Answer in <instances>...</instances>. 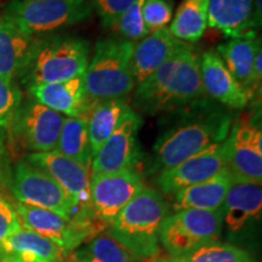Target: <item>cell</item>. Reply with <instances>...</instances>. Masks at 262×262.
Here are the masks:
<instances>
[{
	"label": "cell",
	"instance_id": "4fadbf2b",
	"mask_svg": "<svg viewBox=\"0 0 262 262\" xmlns=\"http://www.w3.org/2000/svg\"><path fill=\"white\" fill-rule=\"evenodd\" d=\"M142 118L129 107L112 135L93 157V173H113L134 169L139 159V136Z\"/></svg>",
	"mask_w": 262,
	"mask_h": 262
},
{
	"label": "cell",
	"instance_id": "d4e9b609",
	"mask_svg": "<svg viewBox=\"0 0 262 262\" xmlns=\"http://www.w3.org/2000/svg\"><path fill=\"white\" fill-rule=\"evenodd\" d=\"M130 107L125 97L95 100L88 114V133L91 156L96 155L104 141L112 135L126 110Z\"/></svg>",
	"mask_w": 262,
	"mask_h": 262
},
{
	"label": "cell",
	"instance_id": "277c9868",
	"mask_svg": "<svg viewBox=\"0 0 262 262\" xmlns=\"http://www.w3.org/2000/svg\"><path fill=\"white\" fill-rule=\"evenodd\" d=\"M135 42L108 38L96 42L93 58L84 74V85L90 100L126 97L136 86L131 71Z\"/></svg>",
	"mask_w": 262,
	"mask_h": 262
},
{
	"label": "cell",
	"instance_id": "f1b7e54d",
	"mask_svg": "<svg viewBox=\"0 0 262 262\" xmlns=\"http://www.w3.org/2000/svg\"><path fill=\"white\" fill-rule=\"evenodd\" d=\"M77 257L78 262H140L110 233L91 238L86 247L78 251Z\"/></svg>",
	"mask_w": 262,
	"mask_h": 262
},
{
	"label": "cell",
	"instance_id": "ba28073f",
	"mask_svg": "<svg viewBox=\"0 0 262 262\" xmlns=\"http://www.w3.org/2000/svg\"><path fill=\"white\" fill-rule=\"evenodd\" d=\"M224 210L175 211L164 219L159 231V243L170 256L181 255L216 243L220 238Z\"/></svg>",
	"mask_w": 262,
	"mask_h": 262
},
{
	"label": "cell",
	"instance_id": "ac0fdd59",
	"mask_svg": "<svg viewBox=\"0 0 262 262\" xmlns=\"http://www.w3.org/2000/svg\"><path fill=\"white\" fill-rule=\"evenodd\" d=\"M29 94L39 103L51 108L64 117L77 118L89 114L93 102L85 91L84 77L54 84H42L28 88Z\"/></svg>",
	"mask_w": 262,
	"mask_h": 262
},
{
	"label": "cell",
	"instance_id": "52a82bcc",
	"mask_svg": "<svg viewBox=\"0 0 262 262\" xmlns=\"http://www.w3.org/2000/svg\"><path fill=\"white\" fill-rule=\"evenodd\" d=\"M11 189L18 203L45 209L68 220L97 219L93 211L80 208L49 173L26 159L16 164Z\"/></svg>",
	"mask_w": 262,
	"mask_h": 262
},
{
	"label": "cell",
	"instance_id": "3957f363",
	"mask_svg": "<svg viewBox=\"0 0 262 262\" xmlns=\"http://www.w3.org/2000/svg\"><path fill=\"white\" fill-rule=\"evenodd\" d=\"M169 208L162 194L145 187L111 224L110 233L140 261L159 254V231Z\"/></svg>",
	"mask_w": 262,
	"mask_h": 262
},
{
	"label": "cell",
	"instance_id": "cb8c5ba5",
	"mask_svg": "<svg viewBox=\"0 0 262 262\" xmlns=\"http://www.w3.org/2000/svg\"><path fill=\"white\" fill-rule=\"evenodd\" d=\"M261 49V40L255 37L231 38L222 42L216 49V52L226 67L244 90L249 97H253L255 90L253 86V64L257 51Z\"/></svg>",
	"mask_w": 262,
	"mask_h": 262
},
{
	"label": "cell",
	"instance_id": "836d02e7",
	"mask_svg": "<svg viewBox=\"0 0 262 262\" xmlns=\"http://www.w3.org/2000/svg\"><path fill=\"white\" fill-rule=\"evenodd\" d=\"M22 227L15 208L0 195V242Z\"/></svg>",
	"mask_w": 262,
	"mask_h": 262
},
{
	"label": "cell",
	"instance_id": "9a60e30c",
	"mask_svg": "<svg viewBox=\"0 0 262 262\" xmlns=\"http://www.w3.org/2000/svg\"><path fill=\"white\" fill-rule=\"evenodd\" d=\"M26 160L49 173L80 208L93 211L90 203V169L56 150L29 153Z\"/></svg>",
	"mask_w": 262,
	"mask_h": 262
},
{
	"label": "cell",
	"instance_id": "e575fe53",
	"mask_svg": "<svg viewBox=\"0 0 262 262\" xmlns=\"http://www.w3.org/2000/svg\"><path fill=\"white\" fill-rule=\"evenodd\" d=\"M254 15L257 27H261L262 21V0H254Z\"/></svg>",
	"mask_w": 262,
	"mask_h": 262
},
{
	"label": "cell",
	"instance_id": "484cf974",
	"mask_svg": "<svg viewBox=\"0 0 262 262\" xmlns=\"http://www.w3.org/2000/svg\"><path fill=\"white\" fill-rule=\"evenodd\" d=\"M55 150L91 170V156L88 116L66 117Z\"/></svg>",
	"mask_w": 262,
	"mask_h": 262
},
{
	"label": "cell",
	"instance_id": "8992f818",
	"mask_svg": "<svg viewBox=\"0 0 262 262\" xmlns=\"http://www.w3.org/2000/svg\"><path fill=\"white\" fill-rule=\"evenodd\" d=\"M88 0H12L3 16L33 37L56 32L89 18Z\"/></svg>",
	"mask_w": 262,
	"mask_h": 262
},
{
	"label": "cell",
	"instance_id": "1f68e13d",
	"mask_svg": "<svg viewBox=\"0 0 262 262\" xmlns=\"http://www.w3.org/2000/svg\"><path fill=\"white\" fill-rule=\"evenodd\" d=\"M142 16L149 33L165 28L172 19L171 0H143Z\"/></svg>",
	"mask_w": 262,
	"mask_h": 262
},
{
	"label": "cell",
	"instance_id": "7a4b0ae2",
	"mask_svg": "<svg viewBox=\"0 0 262 262\" xmlns=\"http://www.w3.org/2000/svg\"><path fill=\"white\" fill-rule=\"evenodd\" d=\"M206 97L201 79V54L185 42L173 56L136 86L134 106L156 116L178 112Z\"/></svg>",
	"mask_w": 262,
	"mask_h": 262
},
{
	"label": "cell",
	"instance_id": "44dd1931",
	"mask_svg": "<svg viewBox=\"0 0 262 262\" xmlns=\"http://www.w3.org/2000/svg\"><path fill=\"white\" fill-rule=\"evenodd\" d=\"M208 26L229 39L255 37L254 0H208Z\"/></svg>",
	"mask_w": 262,
	"mask_h": 262
},
{
	"label": "cell",
	"instance_id": "5b68a950",
	"mask_svg": "<svg viewBox=\"0 0 262 262\" xmlns=\"http://www.w3.org/2000/svg\"><path fill=\"white\" fill-rule=\"evenodd\" d=\"M89 55L90 44L81 38H40L19 78L22 83L32 88L84 77L89 64Z\"/></svg>",
	"mask_w": 262,
	"mask_h": 262
},
{
	"label": "cell",
	"instance_id": "5bb4252c",
	"mask_svg": "<svg viewBox=\"0 0 262 262\" xmlns=\"http://www.w3.org/2000/svg\"><path fill=\"white\" fill-rule=\"evenodd\" d=\"M224 169H226L225 141L208 147L176 166L158 172L156 182L164 194L173 195L183 188L212 178Z\"/></svg>",
	"mask_w": 262,
	"mask_h": 262
},
{
	"label": "cell",
	"instance_id": "30bf717a",
	"mask_svg": "<svg viewBox=\"0 0 262 262\" xmlns=\"http://www.w3.org/2000/svg\"><path fill=\"white\" fill-rule=\"evenodd\" d=\"M226 168L235 178L262 182V130L255 117H239L225 141Z\"/></svg>",
	"mask_w": 262,
	"mask_h": 262
},
{
	"label": "cell",
	"instance_id": "d6a6232c",
	"mask_svg": "<svg viewBox=\"0 0 262 262\" xmlns=\"http://www.w3.org/2000/svg\"><path fill=\"white\" fill-rule=\"evenodd\" d=\"M91 9L96 12L101 25L112 29L124 12L135 0H88Z\"/></svg>",
	"mask_w": 262,
	"mask_h": 262
},
{
	"label": "cell",
	"instance_id": "e0dca14e",
	"mask_svg": "<svg viewBox=\"0 0 262 262\" xmlns=\"http://www.w3.org/2000/svg\"><path fill=\"white\" fill-rule=\"evenodd\" d=\"M40 40L21 31L14 22L0 17V78L14 83L31 61L33 52Z\"/></svg>",
	"mask_w": 262,
	"mask_h": 262
},
{
	"label": "cell",
	"instance_id": "83f0119b",
	"mask_svg": "<svg viewBox=\"0 0 262 262\" xmlns=\"http://www.w3.org/2000/svg\"><path fill=\"white\" fill-rule=\"evenodd\" d=\"M148 262H253V258L243 249L216 242L175 256L158 254Z\"/></svg>",
	"mask_w": 262,
	"mask_h": 262
},
{
	"label": "cell",
	"instance_id": "d6986e66",
	"mask_svg": "<svg viewBox=\"0 0 262 262\" xmlns=\"http://www.w3.org/2000/svg\"><path fill=\"white\" fill-rule=\"evenodd\" d=\"M183 44L185 42L173 37L168 27L149 33L135 42L131 56V71L136 86L173 56Z\"/></svg>",
	"mask_w": 262,
	"mask_h": 262
},
{
	"label": "cell",
	"instance_id": "9c48e42d",
	"mask_svg": "<svg viewBox=\"0 0 262 262\" xmlns=\"http://www.w3.org/2000/svg\"><path fill=\"white\" fill-rule=\"evenodd\" d=\"M15 210L25 228L31 229L52 242L64 255L72 253L84 242L94 238L96 232L101 229L93 219L68 220L52 211L22 203L16 204Z\"/></svg>",
	"mask_w": 262,
	"mask_h": 262
},
{
	"label": "cell",
	"instance_id": "7402d4cb",
	"mask_svg": "<svg viewBox=\"0 0 262 262\" xmlns=\"http://www.w3.org/2000/svg\"><path fill=\"white\" fill-rule=\"evenodd\" d=\"M64 256L52 242L24 226L0 242V257L4 262H61Z\"/></svg>",
	"mask_w": 262,
	"mask_h": 262
},
{
	"label": "cell",
	"instance_id": "4316f807",
	"mask_svg": "<svg viewBox=\"0 0 262 262\" xmlns=\"http://www.w3.org/2000/svg\"><path fill=\"white\" fill-rule=\"evenodd\" d=\"M208 27V0H182L169 31L183 42H196Z\"/></svg>",
	"mask_w": 262,
	"mask_h": 262
},
{
	"label": "cell",
	"instance_id": "ffe728a7",
	"mask_svg": "<svg viewBox=\"0 0 262 262\" xmlns=\"http://www.w3.org/2000/svg\"><path fill=\"white\" fill-rule=\"evenodd\" d=\"M224 222L232 233H237L251 220L261 217V183L232 176L224 205Z\"/></svg>",
	"mask_w": 262,
	"mask_h": 262
},
{
	"label": "cell",
	"instance_id": "d590c367",
	"mask_svg": "<svg viewBox=\"0 0 262 262\" xmlns=\"http://www.w3.org/2000/svg\"><path fill=\"white\" fill-rule=\"evenodd\" d=\"M2 150V149H0ZM0 156H2V152H0ZM0 175H2V162H0Z\"/></svg>",
	"mask_w": 262,
	"mask_h": 262
},
{
	"label": "cell",
	"instance_id": "f546056e",
	"mask_svg": "<svg viewBox=\"0 0 262 262\" xmlns=\"http://www.w3.org/2000/svg\"><path fill=\"white\" fill-rule=\"evenodd\" d=\"M142 5L143 0H135L118 19L112 31L119 34V38L137 42L149 34L143 21Z\"/></svg>",
	"mask_w": 262,
	"mask_h": 262
},
{
	"label": "cell",
	"instance_id": "6da1fadb",
	"mask_svg": "<svg viewBox=\"0 0 262 262\" xmlns=\"http://www.w3.org/2000/svg\"><path fill=\"white\" fill-rule=\"evenodd\" d=\"M179 119L157 140L152 172H160L227 139L232 117L204 97L180 110Z\"/></svg>",
	"mask_w": 262,
	"mask_h": 262
},
{
	"label": "cell",
	"instance_id": "603a6c76",
	"mask_svg": "<svg viewBox=\"0 0 262 262\" xmlns=\"http://www.w3.org/2000/svg\"><path fill=\"white\" fill-rule=\"evenodd\" d=\"M232 181V175L226 168L212 178L189 186L173 194V211L204 210L215 211L222 208Z\"/></svg>",
	"mask_w": 262,
	"mask_h": 262
},
{
	"label": "cell",
	"instance_id": "2e32d148",
	"mask_svg": "<svg viewBox=\"0 0 262 262\" xmlns=\"http://www.w3.org/2000/svg\"><path fill=\"white\" fill-rule=\"evenodd\" d=\"M201 79L206 96L232 110H243L250 97L215 50L201 55Z\"/></svg>",
	"mask_w": 262,
	"mask_h": 262
},
{
	"label": "cell",
	"instance_id": "4dcf8cb0",
	"mask_svg": "<svg viewBox=\"0 0 262 262\" xmlns=\"http://www.w3.org/2000/svg\"><path fill=\"white\" fill-rule=\"evenodd\" d=\"M21 103L22 93L17 85L0 78V130L10 129Z\"/></svg>",
	"mask_w": 262,
	"mask_h": 262
},
{
	"label": "cell",
	"instance_id": "8d00e7d4",
	"mask_svg": "<svg viewBox=\"0 0 262 262\" xmlns=\"http://www.w3.org/2000/svg\"><path fill=\"white\" fill-rule=\"evenodd\" d=\"M0 262H4V261H3V260H2V257H0Z\"/></svg>",
	"mask_w": 262,
	"mask_h": 262
},
{
	"label": "cell",
	"instance_id": "7c38bea8",
	"mask_svg": "<svg viewBox=\"0 0 262 262\" xmlns=\"http://www.w3.org/2000/svg\"><path fill=\"white\" fill-rule=\"evenodd\" d=\"M66 117L34 98L22 102L10 129L32 153L55 150Z\"/></svg>",
	"mask_w": 262,
	"mask_h": 262
},
{
	"label": "cell",
	"instance_id": "8fae6325",
	"mask_svg": "<svg viewBox=\"0 0 262 262\" xmlns=\"http://www.w3.org/2000/svg\"><path fill=\"white\" fill-rule=\"evenodd\" d=\"M145 188L134 169L90 175V203L94 215L103 224H112L117 215Z\"/></svg>",
	"mask_w": 262,
	"mask_h": 262
}]
</instances>
